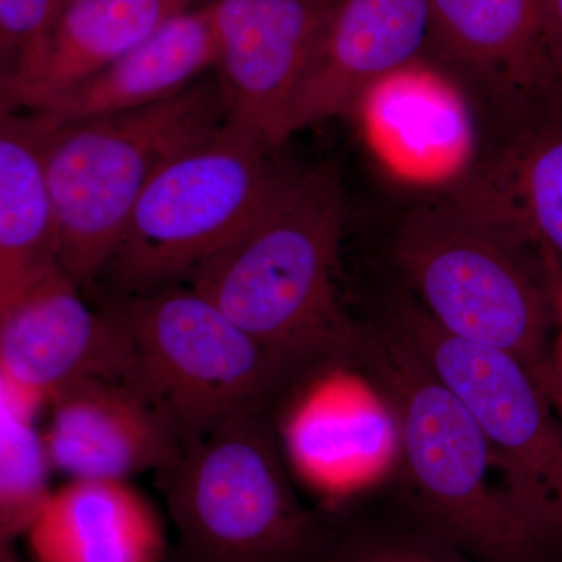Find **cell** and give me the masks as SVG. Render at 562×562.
I'll use <instances>...</instances> for the list:
<instances>
[{"instance_id":"obj_1","label":"cell","mask_w":562,"mask_h":562,"mask_svg":"<svg viewBox=\"0 0 562 562\" xmlns=\"http://www.w3.org/2000/svg\"><path fill=\"white\" fill-rule=\"evenodd\" d=\"M346 216L330 162L284 171L255 220L187 284L297 372L351 358L361 324L335 284Z\"/></svg>"},{"instance_id":"obj_2","label":"cell","mask_w":562,"mask_h":562,"mask_svg":"<svg viewBox=\"0 0 562 562\" xmlns=\"http://www.w3.org/2000/svg\"><path fill=\"white\" fill-rule=\"evenodd\" d=\"M353 360L390 409L425 531L482 562H549L482 428L412 344L361 324Z\"/></svg>"},{"instance_id":"obj_3","label":"cell","mask_w":562,"mask_h":562,"mask_svg":"<svg viewBox=\"0 0 562 562\" xmlns=\"http://www.w3.org/2000/svg\"><path fill=\"white\" fill-rule=\"evenodd\" d=\"M157 475L176 528L166 562H321L338 536L295 494L268 409L236 414Z\"/></svg>"},{"instance_id":"obj_4","label":"cell","mask_w":562,"mask_h":562,"mask_svg":"<svg viewBox=\"0 0 562 562\" xmlns=\"http://www.w3.org/2000/svg\"><path fill=\"white\" fill-rule=\"evenodd\" d=\"M225 122L214 76L165 101L41 135L60 228L61 269L81 290L98 286L150 181L179 155L213 138Z\"/></svg>"},{"instance_id":"obj_5","label":"cell","mask_w":562,"mask_h":562,"mask_svg":"<svg viewBox=\"0 0 562 562\" xmlns=\"http://www.w3.org/2000/svg\"><path fill=\"white\" fill-rule=\"evenodd\" d=\"M131 346L124 383L168 424L181 447L236 414L268 409L302 375L266 350L190 284L111 297Z\"/></svg>"},{"instance_id":"obj_6","label":"cell","mask_w":562,"mask_h":562,"mask_svg":"<svg viewBox=\"0 0 562 562\" xmlns=\"http://www.w3.org/2000/svg\"><path fill=\"white\" fill-rule=\"evenodd\" d=\"M272 151L225 122L179 155L140 194L99 283L111 297L187 283L271 198L284 172Z\"/></svg>"},{"instance_id":"obj_7","label":"cell","mask_w":562,"mask_h":562,"mask_svg":"<svg viewBox=\"0 0 562 562\" xmlns=\"http://www.w3.org/2000/svg\"><path fill=\"white\" fill-rule=\"evenodd\" d=\"M392 255L439 328L513 355L541 384L552 310L539 265L531 273L520 247L443 199L405 217Z\"/></svg>"},{"instance_id":"obj_8","label":"cell","mask_w":562,"mask_h":562,"mask_svg":"<svg viewBox=\"0 0 562 562\" xmlns=\"http://www.w3.org/2000/svg\"><path fill=\"white\" fill-rule=\"evenodd\" d=\"M386 322L464 403L497 453L543 557L562 561V417L530 369L443 331L414 299L395 303Z\"/></svg>"},{"instance_id":"obj_9","label":"cell","mask_w":562,"mask_h":562,"mask_svg":"<svg viewBox=\"0 0 562 562\" xmlns=\"http://www.w3.org/2000/svg\"><path fill=\"white\" fill-rule=\"evenodd\" d=\"M468 81L427 50L353 99L350 117L369 154L397 184L450 198L483 158Z\"/></svg>"},{"instance_id":"obj_10","label":"cell","mask_w":562,"mask_h":562,"mask_svg":"<svg viewBox=\"0 0 562 562\" xmlns=\"http://www.w3.org/2000/svg\"><path fill=\"white\" fill-rule=\"evenodd\" d=\"M336 0H209L227 124L276 150Z\"/></svg>"},{"instance_id":"obj_11","label":"cell","mask_w":562,"mask_h":562,"mask_svg":"<svg viewBox=\"0 0 562 562\" xmlns=\"http://www.w3.org/2000/svg\"><path fill=\"white\" fill-rule=\"evenodd\" d=\"M63 269L0 306V386L47 405L54 392L85 379L124 382L127 333L105 306L91 308Z\"/></svg>"},{"instance_id":"obj_12","label":"cell","mask_w":562,"mask_h":562,"mask_svg":"<svg viewBox=\"0 0 562 562\" xmlns=\"http://www.w3.org/2000/svg\"><path fill=\"white\" fill-rule=\"evenodd\" d=\"M428 52L490 92L514 124L562 99L541 0H430Z\"/></svg>"},{"instance_id":"obj_13","label":"cell","mask_w":562,"mask_h":562,"mask_svg":"<svg viewBox=\"0 0 562 562\" xmlns=\"http://www.w3.org/2000/svg\"><path fill=\"white\" fill-rule=\"evenodd\" d=\"M375 387L353 358L316 366L290 384L273 406L284 460L303 483L341 501L369 482Z\"/></svg>"},{"instance_id":"obj_14","label":"cell","mask_w":562,"mask_h":562,"mask_svg":"<svg viewBox=\"0 0 562 562\" xmlns=\"http://www.w3.org/2000/svg\"><path fill=\"white\" fill-rule=\"evenodd\" d=\"M44 443L69 480H125L172 468L183 447L160 414L124 382L85 379L50 395Z\"/></svg>"},{"instance_id":"obj_15","label":"cell","mask_w":562,"mask_h":562,"mask_svg":"<svg viewBox=\"0 0 562 562\" xmlns=\"http://www.w3.org/2000/svg\"><path fill=\"white\" fill-rule=\"evenodd\" d=\"M430 0H336L294 109L291 135L344 116L366 87L427 54Z\"/></svg>"},{"instance_id":"obj_16","label":"cell","mask_w":562,"mask_h":562,"mask_svg":"<svg viewBox=\"0 0 562 562\" xmlns=\"http://www.w3.org/2000/svg\"><path fill=\"white\" fill-rule=\"evenodd\" d=\"M446 201L520 249L549 250L562 262V99L516 122L512 138Z\"/></svg>"},{"instance_id":"obj_17","label":"cell","mask_w":562,"mask_h":562,"mask_svg":"<svg viewBox=\"0 0 562 562\" xmlns=\"http://www.w3.org/2000/svg\"><path fill=\"white\" fill-rule=\"evenodd\" d=\"M209 0L166 22L120 60L35 111H21L40 135L74 122L165 101L216 68Z\"/></svg>"},{"instance_id":"obj_18","label":"cell","mask_w":562,"mask_h":562,"mask_svg":"<svg viewBox=\"0 0 562 562\" xmlns=\"http://www.w3.org/2000/svg\"><path fill=\"white\" fill-rule=\"evenodd\" d=\"M206 0H68L36 57L2 85V110L35 111Z\"/></svg>"},{"instance_id":"obj_19","label":"cell","mask_w":562,"mask_h":562,"mask_svg":"<svg viewBox=\"0 0 562 562\" xmlns=\"http://www.w3.org/2000/svg\"><path fill=\"white\" fill-rule=\"evenodd\" d=\"M35 562H166L154 503L125 480H68L24 536Z\"/></svg>"},{"instance_id":"obj_20","label":"cell","mask_w":562,"mask_h":562,"mask_svg":"<svg viewBox=\"0 0 562 562\" xmlns=\"http://www.w3.org/2000/svg\"><path fill=\"white\" fill-rule=\"evenodd\" d=\"M61 269L43 138L20 111L0 117V306Z\"/></svg>"},{"instance_id":"obj_21","label":"cell","mask_w":562,"mask_h":562,"mask_svg":"<svg viewBox=\"0 0 562 562\" xmlns=\"http://www.w3.org/2000/svg\"><path fill=\"white\" fill-rule=\"evenodd\" d=\"M40 402L0 386V543H16L31 530L55 490Z\"/></svg>"},{"instance_id":"obj_22","label":"cell","mask_w":562,"mask_h":562,"mask_svg":"<svg viewBox=\"0 0 562 562\" xmlns=\"http://www.w3.org/2000/svg\"><path fill=\"white\" fill-rule=\"evenodd\" d=\"M321 562H482L431 532L341 530Z\"/></svg>"},{"instance_id":"obj_23","label":"cell","mask_w":562,"mask_h":562,"mask_svg":"<svg viewBox=\"0 0 562 562\" xmlns=\"http://www.w3.org/2000/svg\"><path fill=\"white\" fill-rule=\"evenodd\" d=\"M68 0H0V79L36 57Z\"/></svg>"},{"instance_id":"obj_24","label":"cell","mask_w":562,"mask_h":562,"mask_svg":"<svg viewBox=\"0 0 562 562\" xmlns=\"http://www.w3.org/2000/svg\"><path fill=\"white\" fill-rule=\"evenodd\" d=\"M536 254L553 321L552 344L541 384L562 417V262L549 250L541 249Z\"/></svg>"},{"instance_id":"obj_25","label":"cell","mask_w":562,"mask_h":562,"mask_svg":"<svg viewBox=\"0 0 562 562\" xmlns=\"http://www.w3.org/2000/svg\"><path fill=\"white\" fill-rule=\"evenodd\" d=\"M547 49L562 95V0H541Z\"/></svg>"},{"instance_id":"obj_26","label":"cell","mask_w":562,"mask_h":562,"mask_svg":"<svg viewBox=\"0 0 562 562\" xmlns=\"http://www.w3.org/2000/svg\"><path fill=\"white\" fill-rule=\"evenodd\" d=\"M0 562H22L14 543H0Z\"/></svg>"}]
</instances>
